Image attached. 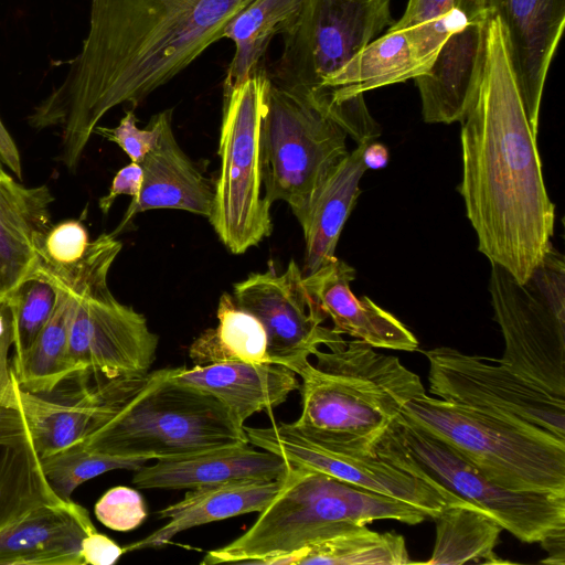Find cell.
I'll use <instances>...</instances> for the list:
<instances>
[{
	"mask_svg": "<svg viewBox=\"0 0 565 565\" xmlns=\"http://www.w3.org/2000/svg\"><path fill=\"white\" fill-rule=\"evenodd\" d=\"M55 288L56 303L51 318L21 362L11 367L18 385L38 394L53 392L72 375L68 327L76 297L62 288Z\"/></svg>",
	"mask_w": 565,
	"mask_h": 565,
	"instance_id": "836d02e7",
	"label": "cell"
},
{
	"mask_svg": "<svg viewBox=\"0 0 565 565\" xmlns=\"http://www.w3.org/2000/svg\"><path fill=\"white\" fill-rule=\"evenodd\" d=\"M291 369L301 380V413L294 425L323 441L366 449L413 398L426 394L419 376L399 359L360 340L328 352L317 349Z\"/></svg>",
	"mask_w": 565,
	"mask_h": 565,
	"instance_id": "277c9868",
	"label": "cell"
},
{
	"mask_svg": "<svg viewBox=\"0 0 565 565\" xmlns=\"http://www.w3.org/2000/svg\"><path fill=\"white\" fill-rule=\"evenodd\" d=\"M468 23L457 9L422 23L390 28L322 84L337 118L342 104L364 98L369 90L404 83L425 74L440 47Z\"/></svg>",
	"mask_w": 565,
	"mask_h": 565,
	"instance_id": "2e32d148",
	"label": "cell"
},
{
	"mask_svg": "<svg viewBox=\"0 0 565 565\" xmlns=\"http://www.w3.org/2000/svg\"><path fill=\"white\" fill-rule=\"evenodd\" d=\"M14 388L40 459L81 443L99 404L97 387L84 381L64 397L22 390L15 376Z\"/></svg>",
	"mask_w": 565,
	"mask_h": 565,
	"instance_id": "f1b7e54d",
	"label": "cell"
},
{
	"mask_svg": "<svg viewBox=\"0 0 565 565\" xmlns=\"http://www.w3.org/2000/svg\"><path fill=\"white\" fill-rule=\"evenodd\" d=\"M366 448L390 465L428 482L454 504L468 503L488 512L521 542L540 543L565 529V494L502 488L455 448L401 413L367 441Z\"/></svg>",
	"mask_w": 565,
	"mask_h": 565,
	"instance_id": "8992f818",
	"label": "cell"
},
{
	"mask_svg": "<svg viewBox=\"0 0 565 565\" xmlns=\"http://www.w3.org/2000/svg\"><path fill=\"white\" fill-rule=\"evenodd\" d=\"M172 380L215 396L244 426L256 413L271 411L299 390L297 374L281 364L224 362L174 367Z\"/></svg>",
	"mask_w": 565,
	"mask_h": 565,
	"instance_id": "d4e9b609",
	"label": "cell"
},
{
	"mask_svg": "<svg viewBox=\"0 0 565 565\" xmlns=\"http://www.w3.org/2000/svg\"><path fill=\"white\" fill-rule=\"evenodd\" d=\"M124 554L122 547L97 530L88 534L82 543V555L85 564L113 565Z\"/></svg>",
	"mask_w": 565,
	"mask_h": 565,
	"instance_id": "60d3db41",
	"label": "cell"
},
{
	"mask_svg": "<svg viewBox=\"0 0 565 565\" xmlns=\"http://www.w3.org/2000/svg\"><path fill=\"white\" fill-rule=\"evenodd\" d=\"M461 124L459 192L478 249L525 281L552 245L555 205L495 17L486 24L479 77Z\"/></svg>",
	"mask_w": 565,
	"mask_h": 565,
	"instance_id": "7a4b0ae2",
	"label": "cell"
},
{
	"mask_svg": "<svg viewBox=\"0 0 565 565\" xmlns=\"http://www.w3.org/2000/svg\"><path fill=\"white\" fill-rule=\"evenodd\" d=\"M401 415L455 448L502 488L565 494V439L426 394L409 401Z\"/></svg>",
	"mask_w": 565,
	"mask_h": 565,
	"instance_id": "52a82bcc",
	"label": "cell"
},
{
	"mask_svg": "<svg viewBox=\"0 0 565 565\" xmlns=\"http://www.w3.org/2000/svg\"><path fill=\"white\" fill-rule=\"evenodd\" d=\"M288 469L289 463L281 457L244 444L156 460L136 470L132 483L139 489L190 490L231 482L279 480Z\"/></svg>",
	"mask_w": 565,
	"mask_h": 565,
	"instance_id": "44dd1931",
	"label": "cell"
},
{
	"mask_svg": "<svg viewBox=\"0 0 565 565\" xmlns=\"http://www.w3.org/2000/svg\"><path fill=\"white\" fill-rule=\"evenodd\" d=\"M429 392L448 402L533 425L565 439V396L548 392L492 359L449 347L423 352Z\"/></svg>",
	"mask_w": 565,
	"mask_h": 565,
	"instance_id": "7c38bea8",
	"label": "cell"
},
{
	"mask_svg": "<svg viewBox=\"0 0 565 565\" xmlns=\"http://www.w3.org/2000/svg\"><path fill=\"white\" fill-rule=\"evenodd\" d=\"M158 342L146 317L119 302L108 287L76 297L68 327L72 374L142 377L154 362Z\"/></svg>",
	"mask_w": 565,
	"mask_h": 565,
	"instance_id": "5bb4252c",
	"label": "cell"
},
{
	"mask_svg": "<svg viewBox=\"0 0 565 565\" xmlns=\"http://www.w3.org/2000/svg\"><path fill=\"white\" fill-rule=\"evenodd\" d=\"M56 288L35 274L25 279L6 300L11 315L12 366L18 365L52 316Z\"/></svg>",
	"mask_w": 565,
	"mask_h": 565,
	"instance_id": "d590c367",
	"label": "cell"
},
{
	"mask_svg": "<svg viewBox=\"0 0 565 565\" xmlns=\"http://www.w3.org/2000/svg\"><path fill=\"white\" fill-rule=\"evenodd\" d=\"M489 291L504 351L498 362L565 396V260L553 245L525 281L491 263Z\"/></svg>",
	"mask_w": 565,
	"mask_h": 565,
	"instance_id": "30bf717a",
	"label": "cell"
},
{
	"mask_svg": "<svg viewBox=\"0 0 565 565\" xmlns=\"http://www.w3.org/2000/svg\"><path fill=\"white\" fill-rule=\"evenodd\" d=\"M363 163L366 169H381L388 160L387 149L382 143L370 142L363 151Z\"/></svg>",
	"mask_w": 565,
	"mask_h": 565,
	"instance_id": "f6af8a7d",
	"label": "cell"
},
{
	"mask_svg": "<svg viewBox=\"0 0 565 565\" xmlns=\"http://www.w3.org/2000/svg\"><path fill=\"white\" fill-rule=\"evenodd\" d=\"M454 9V0H408L403 15L391 28L399 29L422 23L443 17Z\"/></svg>",
	"mask_w": 565,
	"mask_h": 565,
	"instance_id": "ab89813d",
	"label": "cell"
},
{
	"mask_svg": "<svg viewBox=\"0 0 565 565\" xmlns=\"http://www.w3.org/2000/svg\"><path fill=\"white\" fill-rule=\"evenodd\" d=\"M158 115V142L140 163L141 188L113 232L116 236L136 214L148 210L175 209L211 216L214 188L178 145L172 129V109Z\"/></svg>",
	"mask_w": 565,
	"mask_h": 565,
	"instance_id": "ffe728a7",
	"label": "cell"
},
{
	"mask_svg": "<svg viewBox=\"0 0 565 565\" xmlns=\"http://www.w3.org/2000/svg\"><path fill=\"white\" fill-rule=\"evenodd\" d=\"M392 0H301L269 71L279 85L313 90L394 23Z\"/></svg>",
	"mask_w": 565,
	"mask_h": 565,
	"instance_id": "8fae6325",
	"label": "cell"
},
{
	"mask_svg": "<svg viewBox=\"0 0 565 565\" xmlns=\"http://www.w3.org/2000/svg\"><path fill=\"white\" fill-rule=\"evenodd\" d=\"M174 367L142 377L105 379L79 443L106 455L149 460L249 444L244 426L215 396L172 380Z\"/></svg>",
	"mask_w": 565,
	"mask_h": 565,
	"instance_id": "3957f363",
	"label": "cell"
},
{
	"mask_svg": "<svg viewBox=\"0 0 565 565\" xmlns=\"http://www.w3.org/2000/svg\"><path fill=\"white\" fill-rule=\"evenodd\" d=\"M53 201L45 184L26 188L0 177V302L35 275L36 249L53 225Z\"/></svg>",
	"mask_w": 565,
	"mask_h": 565,
	"instance_id": "cb8c5ba5",
	"label": "cell"
},
{
	"mask_svg": "<svg viewBox=\"0 0 565 565\" xmlns=\"http://www.w3.org/2000/svg\"><path fill=\"white\" fill-rule=\"evenodd\" d=\"M454 8L460 11L468 22H487L488 0H454Z\"/></svg>",
	"mask_w": 565,
	"mask_h": 565,
	"instance_id": "ee69618b",
	"label": "cell"
},
{
	"mask_svg": "<svg viewBox=\"0 0 565 565\" xmlns=\"http://www.w3.org/2000/svg\"><path fill=\"white\" fill-rule=\"evenodd\" d=\"M501 23L529 121L537 132L547 73L565 24V0H488Z\"/></svg>",
	"mask_w": 565,
	"mask_h": 565,
	"instance_id": "e0dca14e",
	"label": "cell"
},
{
	"mask_svg": "<svg viewBox=\"0 0 565 565\" xmlns=\"http://www.w3.org/2000/svg\"><path fill=\"white\" fill-rule=\"evenodd\" d=\"M270 83L266 65L223 89L218 178L209 217L222 243L243 254L273 231L264 199L262 118Z\"/></svg>",
	"mask_w": 565,
	"mask_h": 565,
	"instance_id": "9c48e42d",
	"label": "cell"
},
{
	"mask_svg": "<svg viewBox=\"0 0 565 565\" xmlns=\"http://www.w3.org/2000/svg\"><path fill=\"white\" fill-rule=\"evenodd\" d=\"M355 270L341 259L303 276L311 298L333 322V330L348 334L372 348L413 352L418 340L396 317L375 305L369 297L358 298L351 290Z\"/></svg>",
	"mask_w": 565,
	"mask_h": 565,
	"instance_id": "d6986e66",
	"label": "cell"
},
{
	"mask_svg": "<svg viewBox=\"0 0 565 565\" xmlns=\"http://www.w3.org/2000/svg\"><path fill=\"white\" fill-rule=\"evenodd\" d=\"M284 479L231 482L190 489L182 500L157 511L158 519L169 520L163 526L122 547V551L127 553L161 547L185 530L242 514L259 513L280 490Z\"/></svg>",
	"mask_w": 565,
	"mask_h": 565,
	"instance_id": "4316f807",
	"label": "cell"
},
{
	"mask_svg": "<svg viewBox=\"0 0 565 565\" xmlns=\"http://www.w3.org/2000/svg\"><path fill=\"white\" fill-rule=\"evenodd\" d=\"M255 0H90L79 53L60 85L28 116L35 130L58 128L57 160L76 172L100 119L132 108L223 39L227 23Z\"/></svg>",
	"mask_w": 565,
	"mask_h": 565,
	"instance_id": "6da1fadb",
	"label": "cell"
},
{
	"mask_svg": "<svg viewBox=\"0 0 565 565\" xmlns=\"http://www.w3.org/2000/svg\"><path fill=\"white\" fill-rule=\"evenodd\" d=\"M217 320L215 328L205 329L189 348V356L195 365L270 363L264 327L227 292L220 298Z\"/></svg>",
	"mask_w": 565,
	"mask_h": 565,
	"instance_id": "d6a6232c",
	"label": "cell"
},
{
	"mask_svg": "<svg viewBox=\"0 0 565 565\" xmlns=\"http://www.w3.org/2000/svg\"><path fill=\"white\" fill-rule=\"evenodd\" d=\"M426 519L419 509L401 500L289 465L282 487L254 524L228 544L207 552L201 564L270 565L277 557L352 525L377 520L415 525Z\"/></svg>",
	"mask_w": 565,
	"mask_h": 565,
	"instance_id": "5b68a950",
	"label": "cell"
},
{
	"mask_svg": "<svg viewBox=\"0 0 565 565\" xmlns=\"http://www.w3.org/2000/svg\"><path fill=\"white\" fill-rule=\"evenodd\" d=\"M97 520L110 530L128 532L138 527L147 518L141 494L129 487L109 489L94 508Z\"/></svg>",
	"mask_w": 565,
	"mask_h": 565,
	"instance_id": "8d00e7d4",
	"label": "cell"
},
{
	"mask_svg": "<svg viewBox=\"0 0 565 565\" xmlns=\"http://www.w3.org/2000/svg\"><path fill=\"white\" fill-rule=\"evenodd\" d=\"M62 502L42 469L11 369L0 383V533L33 510Z\"/></svg>",
	"mask_w": 565,
	"mask_h": 565,
	"instance_id": "ac0fdd59",
	"label": "cell"
},
{
	"mask_svg": "<svg viewBox=\"0 0 565 565\" xmlns=\"http://www.w3.org/2000/svg\"><path fill=\"white\" fill-rule=\"evenodd\" d=\"M302 277L291 260L282 274H250L233 290L235 303L264 327L270 363L290 370L308 361L322 344L331 350L345 343L340 333L322 326L327 316L309 295Z\"/></svg>",
	"mask_w": 565,
	"mask_h": 565,
	"instance_id": "9a60e30c",
	"label": "cell"
},
{
	"mask_svg": "<svg viewBox=\"0 0 565 565\" xmlns=\"http://www.w3.org/2000/svg\"><path fill=\"white\" fill-rule=\"evenodd\" d=\"M413 563L405 539L395 532H375L352 525L327 539L271 561L270 565H404Z\"/></svg>",
	"mask_w": 565,
	"mask_h": 565,
	"instance_id": "1f68e13d",
	"label": "cell"
},
{
	"mask_svg": "<svg viewBox=\"0 0 565 565\" xmlns=\"http://www.w3.org/2000/svg\"><path fill=\"white\" fill-rule=\"evenodd\" d=\"M121 249L114 233L89 239L79 220L52 225L36 249V271L75 297L108 287L109 269Z\"/></svg>",
	"mask_w": 565,
	"mask_h": 565,
	"instance_id": "484cf974",
	"label": "cell"
},
{
	"mask_svg": "<svg viewBox=\"0 0 565 565\" xmlns=\"http://www.w3.org/2000/svg\"><path fill=\"white\" fill-rule=\"evenodd\" d=\"M0 158L14 172L18 178L22 179L21 160L18 148L10 134L0 120Z\"/></svg>",
	"mask_w": 565,
	"mask_h": 565,
	"instance_id": "b9f144b4",
	"label": "cell"
},
{
	"mask_svg": "<svg viewBox=\"0 0 565 565\" xmlns=\"http://www.w3.org/2000/svg\"><path fill=\"white\" fill-rule=\"evenodd\" d=\"M348 134L328 90L270 83L262 118L264 199L285 201L298 222L326 178L348 156Z\"/></svg>",
	"mask_w": 565,
	"mask_h": 565,
	"instance_id": "ba28073f",
	"label": "cell"
},
{
	"mask_svg": "<svg viewBox=\"0 0 565 565\" xmlns=\"http://www.w3.org/2000/svg\"><path fill=\"white\" fill-rule=\"evenodd\" d=\"M142 183V169L139 163L130 162L120 169L115 175L107 195L100 198L98 205L103 214H107L120 194H128L132 199L137 198Z\"/></svg>",
	"mask_w": 565,
	"mask_h": 565,
	"instance_id": "f35d334b",
	"label": "cell"
},
{
	"mask_svg": "<svg viewBox=\"0 0 565 565\" xmlns=\"http://www.w3.org/2000/svg\"><path fill=\"white\" fill-rule=\"evenodd\" d=\"M94 531L72 500L40 507L0 533V565H85L82 543Z\"/></svg>",
	"mask_w": 565,
	"mask_h": 565,
	"instance_id": "7402d4cb",
	"label": "cell"
},
{
	"mask_svg": "<svg viewBox=\"0 0 565 565\" xmlns=\"http://www.w3.org/2000/svg\"><path fill=\"white\" fill-rule=\"evenodd\" d=\"M301 0H255L225 26L223 38L234 43L223 89L242 82L252 71L266 65L267 49L275 35L286 32L296 20Z\"/></svg>",
	"mask_w": 565,
	"mask_h": 565,
	"instance_id": "f546056e",
	"label": "cell"
},
{
	"mask_svg": "<svg viewBox=\"0 0 565 565\" xmlns=\"http://www.w3.org/2000/svg\"><path fill=\"white\" fill-rule=\"evenodd\" d=\"M248 441L270 451L291 466L327 473L339 480L401 500L427 518L436 516L454 504L443 492L384 461L369 449L333 444L312 438L294 423L273 424L269 427H247Z\"/></svg>",
	"mask_w": 565,
	"mask_h": 565,
	"instance_id": "4fadbf2b",
	"label": "cell"
},
{
	"mask_svg": "<svg viewBox=\"0 0 565 565\" xmlns=\"http://www.w3.org/2000/svg\"><path fill=\"white\" fill-rule=\"evenodd\" d=\"M540 544L548 553V557L543 559L542 563L554 565L565 564V529L547 535Z\"/></svg>",
	"mask_w": 565,
	"mask_h": 565,
	"instance_id": "7bdbcfd3",
	"label": "cell"
},
{
	"mask_svg": "<svg viewBox=\"0 0 565 565\" xmlns=\"http://www.w3.org/2000/svg\"><path fill=\"white\" fill-rule=\"evenodd\" d=\"M433 520L436 539L425 564L505 563L495 553L503 527L488 512L468 503L449 504Z\"/></svg>",
	"mask_w": 565,
	"mask_h": 565,
	"instance_id": "4dcf8cb0",
	"label": "cell"
},
{
	"mask_svg": "<svg viewBox=\"0 0 565 565\" xmlns=\"http://www.w3.org/2000/svg\"><path fill=\"white\" fill-rule=\"evenodd\" d=\"M137 118L132 109L127 110L119 125L114 128L96 126L97 134L117 143L132 162L141 163L146 154L157 145L160 130L159 115L151 117L147 128L137 127Z\"/></svg>",
	"mask_w": 565,
	"mask_h": 565,
	"instance_id": "74e56055",
	"label": "cell"
},
{
	"mask_svg": "<svg viewBox=\"0 0 565 565\" xmlns=\"http://www.w3.org/2000/svg\"><path fill=\"white\" fill-rule=\"evenodd\" d=\"M367 143L358 145L330 172L299 222L306 242L303 276L337 259L341 231L361 193L359 183L366 171L362 156Z\"/></svg>",
	"mask_w": 565,
	"mask_h": 565,
	"instance_id": "83f0119b",
	"label": "cell"
},
{
	"mask_svg": "<svg viewBox=\"0 0 565 565\" xmlns=\"http://www.w3.org/2000/svg\"><path fill=\"white\" fill-rule=\"evenodd\" d=\"M486 24L468 22L449 35L429 70L414 78L425 122H461L466 116L482 63Z\"/></svg>",
	"mask_w": 565,
	"mask_h": 565,
	"instance_id": "603a6c76",
	"label": "cell"
},
{
	"mask_svg": "<svg viewBox=\"0 0 565 565\" xmlns=\"http://www.w3.org/2000/svg\"><path fill=\"white\" fill-rule=\"evenodd\" d=\"M147 458H126L85 448L79 443L42 458V469L54 490L64 501L72 500L74 490L83 482L117 469L138 470Z\"/></svg>",
	"mask_w": 565,
	"mask_h": 565,
	"instance_id": "e575fe53",
	"label": "cell"
},
{
	"mask_svg": "<svg viewBox=\"0 0 565 565\" xmlns=\"http://www.w3.org/2000/svg\"><path fill=\"white\" fill-rule=\"evenodd\" d=\"M8 173L3 170L2 160L0 158V177H6Z\"/></svg>",
	"mask_w": 565,
	"mask_h": 565,
	"instance_id": "bcb514c9",
	"label": "cell"
}]
</instances>
